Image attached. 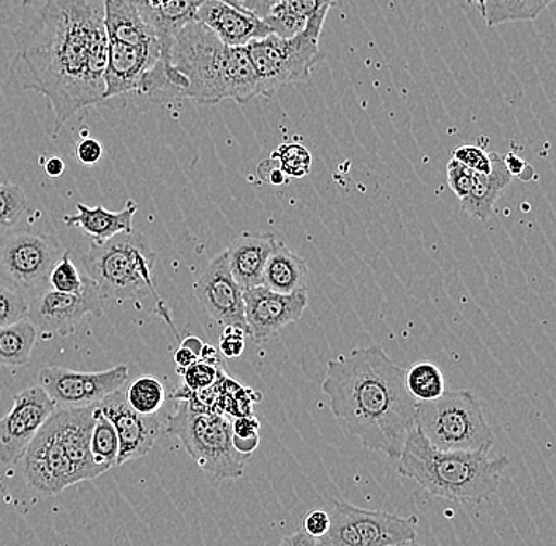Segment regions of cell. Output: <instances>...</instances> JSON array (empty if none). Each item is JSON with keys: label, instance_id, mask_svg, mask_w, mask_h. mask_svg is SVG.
Wrapping results in <instances>:
<instances>
[{"label": "cell", "instance_id": "cell-15", "mask_svg": "<svg viewBox=\"0 0 556 546\" xmlns=\"http://www.w3.org/2000/svg\"><path fill=\"white\" fill-rule=\"evenodd\" d=\"M194 295L215 325L239 327L249 335L243 291L232 278L226 252L212 257L194 283Z\"/></svg>", "mask_w": 556, "mask_h": 546}, {"label": "cell", "instance_id": "cell-41", "mask_svg": "<svg viewBox=\"0 0 556 546\" xmlns=\"http://www.w3.org/2000/svg\"><path fill=\"white\" fill-rule=\"evenodd\" d=\"M330 517L326 510H312L305 515L304 518V530L311 537L318 538L325 537L326 532L329 531Z\"/></svg>", "mask_w": 556, "mask_h": 546}, {"label": "cell", "instance_id": "cell-18", "mask_svg": "<svg viewBox=\"0 0 556 546\" xmlns=\"http://www.w3.org/2000/svg\"><path fill=\"white\" fill-rule=\"evenodd\" d=\"M194 21L207 27L228 47H247L250 41L273 34L266 21L225 0L204 2L198 9Z\"/></svg>", "mask_w": 556, "mask_h": 546}, {"label": "cell", "instance_id": "cell-48", "mask_svg": "<svg viewBox=\"0 0 556 546\" xmlns=\"http://www.w3.org/2000/svg\"><path fill=\"white\" fill-rule=\"evenodd\" d=\"M182 346L189 347L190 351H193L194 354H197L198 357H200L201 350H203L204 343L201 342L200 339H197V337H187L186 340H184Z\"/></svg>", "mask_w": 556, "mask_h": 546}, {"label": "cell", "instance_id": "cell-49", "mask_svg": "<svg viewBox=\"0 0 556 546\" xmlns=\"http://www.w3.org/2000/svg\"><path fill=\"white\" fill-rule=\"evenodd\" d=\"M389 546H424V545L417 544L416 541H413V542H406V544L389 545Z\"/></svg>", "mask_w": 556, "mask_h": 546}, {"label": "cell", "instance_id": "cell-8", "mask_svg": "<svg viewBox=\"0 0 556 546\" xmlns=\"http://www.w3.org/2000/svg\"><path fill=\"white\" fill-rule=\"evenodd\" d=\"M329 10L312 16L304 30L294 37L281 38L270 34L247 45V54L258 76L261 96L270 97L281 87L311 76L323 59L319 38Z\"/></svg>", "mask_w": 556, "mask_h": 546}, {"label": "cell", "instance_id": "cell-9", "mask_svg": "<svg viewBox=\"0 0 556 546\" xmlns=\"http://www.w3.org/2000/svg\"><path fill=\"white\" fill-rule=\"evenodd\" d=\"M61 240L43 232L13 229L0 236V284L27 301L50 290V274L62 255Z\"/></svg>", "mask_w": 556, "mask_h": 546}, {"label": "cell", "instance_id": "cell-6", "mask_svg": "<svg viewBox=\"0 0 556 546\" xmlns=\"http://www.w3.org/2000/svg\"><path fill=\"white\" fill-rule=\"evenodd\" d=\"M166 433L176 436L198 466L217 479L242 478L252 458L236 448L232 426L225 416L190 408L186 399H179L166 420Z\"/></svg>", "mask_w": 556, "mask_h": 546}, {"label": "cell", "instance_id": "cell-21", "mask_svg": "<svg viewBox=\"0 0 556 546\" xmlns=\"http://www.w3.org/2000/svg\"><path fill=\"white\" fill-rule=\"evenodd\" d=\"M138 212V204L128 201L119 212H111L103 205L89 207L86 204H76V215H65L67 226L83 229L92 243H103L116 238L117 234H130L134 232V218Z\"/></svg>", "mask_w": 556, "mask_h": 546}, {"label": "cell", "instance_id": "cell-12", "mask_svg": "<svg viewBox=\"0 0 556 546\" xmlns=\"http://www.w3.org/2000/svg\"><path fill=\"white\" fill-rule=\"evenodd\" d=\"M24 478L27 485L45 496H58L76 485L75 472L59 437L54 417L47 420L24 452Z\"/></svg>", "mask_w": 556, "mask_h": 546}, {"label": "cell", "instance_id": "cell-14", "mask_svg": "<svg viewBox=\"0 0 556 546\" xmlns=\"http://www.w3.org/2000/svg\"><path fill=\"white\" fill-rule=\"evenodd\" d=\"M55 409L54 402L40 385H30L16 393L13 408L0 419V466L21 461Z\"/></svg>", "mask_w": 556, "mask_h": 546}, {"label": "cell", "instance_id": "cell-24", "mask_svg": "<svg viewBox=\"0 0 556 546\" xmlns=\"http://www.w3.org/2000/svg\"><path fill=\"white\" fill-rule=\"evenodd\" d=\"M207 0H146L152 23L156 27L166 50L172 48L174 37L187 24L193 23L198 9ZM236 5V0H225Z\"/></svg>", "mask_w": 556, "mask_h": 546}, {"label": "cell", "instance_id": "cell-47", "mask_svg": "<svg viewBox=\"0 0 556 546\" xmlns=\"http://www.w3.org/2000/svg\"><path fill=\"white\" fill-rule=\"evenodd\" d=\"M200 360L206 361L208 365H214L217 368H224L220 365V357H218V351L215 347L208 346V344H204L203 350H201Z\"/></svg>", "mask_w": 556, "mask_h": 546}, {"label": "cell", "instance_id": "cell-26", "mask_svg": "<svg viewBox=\"0 0 556 546\" xmlns=\"http://www.w3.org/2000/svg\"><path fill=\"white\" fill-rule=\"evenodd\" d=\"M555 0H485L482 7L486 26L534 21L547 10Z\"/></svg>", "mask_w": 556, "mask_h": 546}, {"label": "cell", "instance_id": "cell-50", "mask_svg": "<svg viewBox=\"0 0 556 546\" xmlns=\"http://www.w3.org/2000/svg\"><path fill=\"white\" fill-rule=\"evenodd\" d=\"M0 149H2V144H0Z\"/></svg>", "mask_w": 556, "mask_h": 546}, {"label": "cell", "instance_id": "cell-40", "mask_svg": "<svg viewBox=\"0 0 556 546\" xmlns=\"http://www.w3.org/2000/svg\"><path fill=\"white\" fill-rule=\"evenodd\" d=\"M75 155L81 165H97L103 156L102 142L93 138H83L81 141L76 144Z\"/></svg>", "mask_w": 556, "mask_h": 546}, {"label": "cell", "instance_id": "cell-23", "mask_svg": "<svg viewBox=\"0 0 556 546\" xmlns=\"http://www.w3.org/2000/svg\"><path fill=\"white\" fill-rule=\"evenodd\" d=\"M307 263L283 243L277 242L264 267L261 287L278 294L307 290Z\"/></svg>", "mask_w": 556, "mask_h": 546}, {"label": "cell", "instance_id": "cell-3", "mask_svg": "<svg viewBox=\"0 0 556 546\" xmlns=\"http://www.w3.org/2000/svg\"><path fill=\"white\" fill-rule=\"evenodd\" d=\"M169 87L200 104H245L261 96L245 47H228L203 24H187L174 37L166 62Z\"/></svg>", "mask_w": 556, "mask_h": 546}, {"label": "cell", "instance_id": "cell-13", "mask_svg": "<svg viewBox=\"0 0 556 546\" xmlns=\"http://www.w3.org/2000/svg\"><path fill=\"white\" fill-rule=\"evenodd\" d=\"M103 299L92 280H87L85 291L79 294H65L48 290L29 302L27 319L38 332L45 335H59L62 339L73 335L86 316H100Z\"/></svg>", "mask_w": 556, "mask_h": 546}, {"label": "cell", "instance_id": "cell-10", "mask_svg": "<svg viewBox=\"0 0 556 546\" xmlns=\"http://www.w3.org/2000/svg\"><path fill=\"white\" fill-rule=\"evenodd\" d=\"M330 526L319 546H389L416 541L419 518L397 517L380 510L361 509L333 500Z\"/></svg>", "mask_w": 556, "mask_h": 546}, {"label": "cell", "instance_id": "cell-28", "mask_svg": "<svg viewBox=\"0 0 556 546\" xmlns=\"http://www.w3.org/2000/svg\"><path fill=\"white\" fill-rule=\"evenodd\" d=\"M406 389L416 402H432L446 392V381L437 365L422 360L406 371Z\"/></svg>", "mask_w": 556, "mask_h": 546}, {"label": "cell", "instance_id": "cell-17", "mask_svg": "<svg viewBox=\"0 0 556 546\" xmlns=\"http://www.w3.org/2000/svg\"><path fill=\"white\" fill-rule=\"evenodd\" d=\"M103 416L113 423L119 440L116 466L139 460L151 454L162 423L156 416H142L131 409L125 398V389L111 393L97 405Z\"/></svg>", "mask_w": 556, "mask_h": 546}, {"label": "cell", "instance_id": "cell-32", "mask_svg": "<svg viewBox=\"0 0 556 546\" xmlns=\"http://www.w3.org/2000/svg\"><path fill=\"white\" fill-rule=\"evenodd\" d=\"M87 275L79 272L76 264L73 263L70 252H64L61 259L55 263L50 274V290L58 292H65V294H79L85 291Z\"/></svg>", "mask_w": 556, "mask_h": 546}, {"label": "cell", "instance_id": "cell-34", "mask_svg": "<svg viewBox=\"0 0 556 546\" xmlns=\"http://www.w3.org/2000/svg\"><path fill=\"white\" fill-rule=\"evenodd\" d=\"M29 301L10 288L0 284V327H9L27 319Z\"/></svg>", "mask_w": 556, "mask_h": 546}, {"label": "cell", "instance_id": "cell-27", "mask_svg": "<svg viewBox=\"0 0 556 546\" xmlns=\"http://www.w3.org/2000/svg\"><path fill=\"white\" fill-rule=\"evenodd\" d=\"M92 437H90V454L100 474L110 471L116 466L119 454V440L113 423L103 416L102 410L96 408L93 412Z\"/></svg>", "mask_w": 556, "mask_h": 546}, {"label": "cell", "instance_id": "cell-1", "mask_svg": "<svg viewBox=\"0 0 556 546\" xmlns=\"http://www.w3.org/2000/svg\"><path fill=\"white\" fill-rule=\"evenodd\" d=\"M21 89L50 102L54 138L76 113L104 102V0H26L13 33Z\"/></svg>", "mask_w": 556, "mask_h": 546}, {"label": "cell", "instance_id": "cell-44", "mask_svg": "<svg viewBox=\"0 0 556 546\" xmlns=\"http://www.w3.org/2000/svg\"><path fill=\"white\" fill-rule=\"evenodd\" d=\"M261 165L266 166L267 173L261 174V179L269 182L270 186L280 187L285 186L288 182V177L281 173V169L278 168L277 163L274 160H266V162L261 163Z\"/></svg>", "mask_w": 556, "mask_h": 546}, {"label": "cell", "instance_id": "cell-7", "mask_svg": "<svg viewBox=\"0 0 556 546\" xmlns=\"http://www.w3.org/2000/svg\"><path fill=\"white\" fill-rule=\"evenodd\" d=\"M416 427L440 450L490 452L495 444L481 402L467 391L444 392L432 402L417 403Z\"/></svg>", "mask_w": 556, "mask_h": 546}, {"label": "cell", "instance_id": "cell-11", "mask_svg": "<svg viewBox=\"0 0 556 546\" xmlns=\"http://www.w3.org/2000/svg\"><path fill=\"white\" fill-rule=\"evenodd\" d=\"M38 385L48 393L58 409H78L97 406L111 393L124 389L128 382L127 365L110 370H68L64 367H47L38 373Z\"/></svg>", "mask_w": 556, "mask_h": 546}, {"label": "cell", "instance_id": "cell-16", "mask_svg": "<svg viewBox=\"0 0 556 546\" xmlns=\"http://www.w3.org/2000/svg\"><path fill=\"white\" fill-rule=\"evenodd\" d=\"M307 290L278 294L264 287L243 290V308L249 335L263 343L278 330L299 321L307 308Z\"/></svg>", "mask_w": 556, "mask_h": 546}, {"label": "cell", "instance_id": "cell-45", "mask_svg": "<svg viewBox=\"0 0 556 546\" xmlns=\"http://www.w3.org/2000/svg\"><path fill=\"white\" fill-rule=\"evenodd\" d=\"M198 360H200V357H198L193 351H190L189 347L182 346V344H180V346L177 347L176 353H174V361H176L177 365V373L186 370V368H189L190 365H193L194 361Z\"/></svg>", "mask_w": 556, "mask_h": 546}, {"label": "cell", "instance_id": "cell-25", "mask_svg": "<svg viewBox=\"0 0 556 546\" xmlns=\"http://www.w3.org/2000/svg\"><path fill=\"white\" fill-rule=\"evenodd\" d=\"M37 337V327L29 319L0 327V365L17 368L29 364Z\"/></svg>", "mask_w": 556, "mask_h": 546}, {"label": "cell", "instance_id": "cell-22", "mask_svg": "<svg viewBox=\"0 0 556 546\" xmlns=\"http://www.w3.org/2000/svg\"><path fill=\"white\" fill-rule=\"evenodd\" d=\"M492 169L489 174L472 173V183L467 198L460 201L462 208L471 217L486 221L493 214L503 191L513 182L514 177L507 172L504 155L490 154Z\"/></svg>", "mask_w": 556, "mask_h": 546}, {"label": "cell", "instance_id": "cell-33", "mask_svg": "<svg viewBox=\"0 0 556 546\" xmlns=\"http://www.w3.org/2000/svg\"><path fill=\"white\" fill-rule=\"evenodd\" d=\"M222 373H224V368H217L214 365L206 364V361L198 360L186 370L180 371L179 374L182 376V385L187 391L200 392L212 388Z\"/></svg>", "mask_w": 556, "mask_h": 546}, {"label": "cell", "instance_id": "cell-2", "mask_svg": "<svg viewBox=\"0 0 556 546\" xmlns=\"http://www.w3.org/2000/svg\"><path fill=\"white\" fill-rule=\"evenodd\" d=\"M323 393L346 436L399 460L416 428L419 402L406 389V370L381 346L357 347L330 360Z\"/></svg>", "mask_w": 556, "mask_h": 546}, {"label": "cell", "instance_id": "cell-43", "mask_svg": "<svg viewBox=\"0 0 556 546\" xmlns=\"http://www.w3.org/2000/svg\"><path fill=\"white\" fill-rule=\"evenodd\" d=\"M40 165L43 166V172L51 179H58L65 173V162L61 156L55 155H41Z\"/></svg>", "mask_w": 556, "mask_h": 546}, {"label": "cell", "instance_id": "cell-19", "mask_svg": "<svg viewBox=\"0 0 556 546\" xmlns=\"http://www.w3.org/2000/svg\"><path fill=\"white\" fill-rule=\"evenodd\" d=\"M97 406L78 409H55L52 412L59 437L64 445L67 457L75 472L76 483L100 478V471L90 454V437H92L93 412Z\"/></svg>", "mask_w": 556, "mask_h": 546}, {"label": "cell", "instance_id": "cell-29", "mask_svg": "<svg viewBox=\"0 0 556 546\" xmlns=\"http://www.w3.org/2000/svg\"><path fill=\"white\" fill-rule=\"evenodd\" d=\"M125 398L130 408L142 416H156L165 405L166 392L159 379L142 376L125 389Z\"/></svg>", "mask_w": 556, "mask_h": 546}, {"label": "cell", "instance_id": "cell-30", "mask_svg": "<svg viewBox=\"0 0 556 546\" xmlns=\"http://www.w3.org/2000/svg\"><path fill=\"white\" fill-rule=\"evenodd\" d=\"M30 204L23 188L15 183H0V236L20 228Z\"/></svg>", "mask_w": 556, "mask_h": 546}, {"label": "cell", "instance_id": "cell-39", "mask_svg": "<svg viewBox=\"0 0 556 546\" xmlns=\"http://www.w3.org/2000/svg\"><path fill=\"white\" fill-rule=\"evenodd\" d=\"M245 335L242 329L235 326H226L220 339V353L228 359L241 357L245 350Z\"/></svg>", "mask_w": 556, "mask_h": 546}, {"label": "cell", "instance_id": "cell-36", "mask_svg": "<svg viewBox=\"0 0 556 546\" xmlns=\"http://www.w3.org/2000/svg\"><path fill=\"white\" fill-rule=\"evenodd\" d=\"M333 0H285V2L277 5L273 12H278L281 13V15L294 17V20L302 21V23H307L316 13L325 9H330Z\"/></svg>", "mask_w": 556, "mask_h": 546}, {"label": "cell", "instance_id": "cell-4", "mask_svg": "<svg viewBox=\"0 0 556 546\" xmlns=\"http://www.w3.org/2000/svg\"><path fill=\"white\" fill-rule=\"evenodd\" d=\"M507 457H489V452H446L433 447L415 428L403 445L397 471L415 480L430 495L460 504H481L500 488Z\"/></svg>", "mask_w": 556, "mask_h": 546}, {"label": "cell", "instance_id": "cell-35", "mask_svg": "<svg viewBox=\"0 0 556 546\" xmlns=\"http://www.w3.org/2000/svg\"><path fill=\"white\" fill-rule=\"evenodd\" d=\"M232 426L235 445L242 454H252L260 443V422L253 416L236 417Z\"/></svg>", "mask_w": 556, "mask_h": 546}, {"label": "cell", "instance_id": "cell-5", "mask_svg": "<svg viewBox=\"0 0 556 546\" xmlns=\"http://www.w3.org/2000/svg\"><path fill=\"white\" fill-rule=\"evenodd\" d=\"M155 261L149 240L135 231L92 243L83 256L86 275L97 284L103 301H139L152 295L162 305L155 288Z\"/></svg>", "mask_w": 556, "mask_h": 546}, {"label": "cell", "instance_id": "cell-46", "mask_svg": "<svg viewBox=\"0 0 556 546\" xmlns=\"http://www.w3.org/2000/svg\"><path fill=\"white\" fill-rule=\"evenodd\" d=\"M278 546H319L316 538L311 537L304 530L294 532L293 535H288Z\"/></svg>", "mask_w": 556, "mask_h": 546}, {"label": "cell", "instance_id": "cell-20", "mask_svg": "<svg viewBox=\"0 0 556 546\" xmlns=\"http://www.w3.org/2000/svg\"><path fill=\"white\" fill-rule=\"evenodd\" d=\"M277 242L274 234H242L225 250L229 270L242 291L263 284L264 267Z\"/></svg>", "mask_w": 556, "mask_h": 546}, {"label": "cell", "instance_id": "cell-31", "mask_svg": "<svg viewBox=\"0 0 556 546\" xmlns=\"http://www.w3.org/2000/svg\"><path fill=\"white\" fill-rule=\"evenodd\" d=\"M270 160L277 163L278 168L287 177L301 179L311 173L312 155L308 149L302 144L290 142V144L278 145L270 155Z\"/></svg>", "mask_w": 556, "mask_h": 546}, {"label": "cell", "instance_id": "cell-42", "mask_svg": "<svg viewBox=\"0 0 556 546\" xmlns=\"http://www.w3.org/2000/svg\"><path fill=\"white\" fill-rule=\"evenodd\" d=\"M281 2L285 0H236V7H241L247 12L264 20Z\"/></svg>", "mask_w": 556, "mask_h": 546}, {"label": "cell", "instance_id": "cell-38", "mask_svg": "<svg viewBox=\"0 0 556 546\" xmlns=\"http://www.w3.org/2000/svg\"><path fill=\"white\" fill-rule=\"evenodd\" d=\"M472 173L475 172L458 163L457 160L451 158L450 163H447V183H450L452 193L460 201L467 198L469 193V188H471L472 183Z\"/></svg>", "mask_w": 556, "mask_h": 546}, {"label": "cell", "instance_id": "cell-37", "mask_svg": "<svg viewBox=\"0 0 556 546\" xmlns=\"http://www.w3.org/2000/svg\"><path fill=\"white\" fill-rule=\"evenodd\" d=\"M452 158L457 160L462 165L475 173L489 174L492 169V158L484 149L479 145H458L452 151Z\"/></svg>", "mask_w": 556, "mask_h": 546}]
</instances>
